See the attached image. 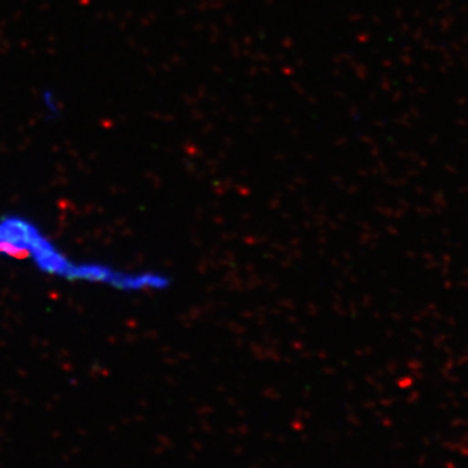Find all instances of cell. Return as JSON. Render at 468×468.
<instances>
[{
  "instance_id": "6da1fadb",
  "label": "cell",
  "mask_w": 468,
  "mask_h": 468,
  "mask_svg": "<svg viewBox=\"0 0 468 468\" xmlns=\"http://www.w3.org/2000/svg\"><path fill=\"white\" fill-rule=\"evenodd\" d=\"M0 259L27 263L46 279L126 295L165 292L172 284L171 275L165 271L134 270L95 259H73L40 222L22 212L0 215Z\"/></svg>"
},
{
  "instance_id": "7a4b0ae2",
  "label": "cell",
  "mask_w": 468,
  "mask_h": 468,
  "mask_svg": "<svg viewBox=\"0 0 468 468\" xmlns=\"http://www.w3.org/2000/svg\"><path fill=\"white\" fill-rule=\"evenodd\" d=\"M41 105H43V110H45V113L48 114V117L58 116L59 114V101L57 96H55L54 91L52 90H45L41 93Z\"/></svg>"
}]
</instances>
